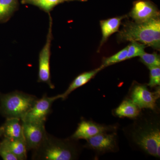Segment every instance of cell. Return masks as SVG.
Wrapping results in <instances>:
<instances>
[{
    "label": "cell",
    "instance_id": "1",
    "mask_svg": "<svg viewBox=\"0 0 160 160\" xmlns=\"http://www.w3.org/2000/svg\"><path fill=\"white\" fill-rule=\"evenodd\" d=\"M142 112L124 129L130 145L155 158L160 157V122L156 111Z\"/></svg>",
    "mask_w": 160,
    "mask_h": 160
},
{
    "label": "cell",
    "instance_id": "2",
    "mask_svg": "<svg viewBox=\"0 0 160 160\" xmlns=\"http://www.w3.org/2000/svg\"><path fill=\"white\" fill-rule=\"evenodd\" d=\"M118 32L119 42L135 41L160 50V18L142 23L126 21Z\"/></svg>",
    "mask_w": 160,
    "mask_h": 160
},
{
    "label": "cell",
    "instance_id": "3",
    "mask_svg": "<svg viewBox=\"0 0 160 160\" xmlns=\"http://www.w3.org/2000/svg\"><path fill=\"white\" fill-rule=\"evenodd\" d=\"M74 140L60 139L47 134L41 146L34 150L33 158L43 160H72L78 156L80 148Z\"/></svg>",
    "mask_w": 160,
    "mask_h": 160
},
{
    "label": "cell",
    "instance_id": "4",
    "mask_svg": "<svg viewBox=\"0 0 160 160\" xmlns=\"http://www.w3.org/2000/svg\"><path fill=\"white\" fill-rule=\"evenodd\" d=\"M38 99L34 96L22 92L0 94V112L7 118L22 119Z\"/></svg>",
    "mask_w": 160,
    "mask_h": 160
},
{
    "label": "cell",
    "instance_id": "5",
    "mask_svg": "<svg viewBox=\"0 0 160 160\" xmlns=\"http://www.w3.org/2000/svg\"><path fill=\"white\" fill-rule=\"evenodd\" d=\"M129 98L141 109L156 111L158 100L160 98V90L158 86L156 91L152 92L148 86L139 83H133L129 91Z\"/></svg>",
    "mask_w": 160,
    "mask_h": 160
},
{
    "label": "cell",
    "instance_id": "6",
    "mask_svg": "<svg viewBox=\"0 0 160 160\" xmlns=\"http://www.w3.org/2000/svg\"><path fill=\"white\" fill-rule=\"evenodd\" d=\"M85 147L98 155L116 152L119 150L116 131L102 132L86 140Z\"/></svg>",
    "mask_w": 160,
    "mask_h": 160
},
{
    "label": "cell",
    "instance_id": "7",
    "mask_svg": "<svg viewBox=\"0 0 160 160\" xmlns=\"http://www.w3.org/2000/svg\"><path fill=\"white\" fill-rule=\"evenodd\" d=\"M49 30L45 46L40 52L39 56L38 78V82L46 83L49 88L54 89V86L51 82L50 74V60L52 34V18L49 13Z\"/></svg>",
    "mask_w": 160,
    "mask_h": 160
},
{
    "label": "cell",
    "instance_id": "8",
    "mask_svg": "<svg viewBox=\"0 0 160 160\" xmlns=\"http://www.w3.org/2000/svg\"><path fill=\"white\" fill-rule=\"evenodd\" d=\"M62 98L61 94L52 97L44 95L40 99L37 100L31 109L22 119L23 122L45 123L47 116L51 112L52 103L55 101Z\"/></svg>",
    "mask_w": 160,
    "mask_h": 160
},
{
    "label": "cell",
    "instance_id": "9",
    "mask_svg": "<svg viewBox=\"0 0 160 160\" xmlns=\"http://www.w3.org/2000/svg\"><path fill=\"white\" fill-rule=\"evenodd\" d=\"M23 133L27 150H35L42 145L47 133L45 123L23 122Z\"/></svg>",
    "mask_w": 160,
    "mask_h": 160
},
{
    "label": "cell",
    "instance_id": "10",
    "mask_svg": "<svg viewBox=\"0 0 160 160\" xmlns=\"http://www.w3.org/2000/svg\"><path fill=\"white\" fill-rule=\"evenodd\" d=\"M160 15L157 7L149 0H138L134 2L129 14L134 22L138 23L158 18Z\"/></svg>",
    "mask_w": 160,
    "mask_h": 160
},
{
    "label": "cell",
    "instance_id": "11",
    "mask_svg": "<svg viewBox=\"0 0 160 160\" xmlns=\"http://www.w3.org/2000/svg\"><path fill=\"white\" fill-rule=\"evenodd\" d=\"M117 126L116 125H107L100 124L92 121L82 120L71 138L76 140H87L96 135L106 132L116 131Z\"/></svg>",
    "mask_w": 160,
    "mask_h": 160
},
{
    "label": "cell",
    "instance_id": "12",
    "mask_svg": "<svg viewBox=\"0 0 160 160\" xmlns=\"http://www.w3.org/2000/svg\"><path fill=\"white\" fill-rule=\"evenodd\" d=\"M1 127L2 129L3 136L5 138L13 140L24 138L22 123L21 119L8 118Z\"/></svg>",
    "mask_w": 160,
    "mask_h": 160
},
{
    "label": "cell",
    "instance_id": "13",
    "mask_svg": "<svg viewBox=\"0 0 160 160\" xmlns=\"http://www.w3.org/2000/svg\"><path fill=\"white\" fill-rule=\"evenodd\" d=\"M126 18V16H122L100 21L102 38L98 51L111 35L119 31V29L122 23V21Z\"/></svg>",
    "mask_w": 160,
    "mask_h": 160
},
{
    "label": "cell",
    "instance_id": "14",
    "mask_svg": "<svg viewBox=\"0 0 160 160\" xmlns=\"http://www.w3.org/2000/svg\"><path fill=\"white\" fill-rule=\"evenodd\" d=\"M102 70V68L99 67L91 71L86 72L78 75L69 85L66 91L61 94V99L63 100L66 99L72 92L86 85Z\"/></svg>",
    "mask_w": 160,
    "mask_h": 160
},
{
    "label": "cell",
    "instance_id": "15",
    "mask_svg": "<svg viewBox=\"0 0 160 160\" xmlns=\"http://www.w3.org/2000/svg\"><path fill=\"white\" fill-rule=\"evenodd\" d=\"M142 109H140L129 98L123 100L117 108L113 111L115 116L120 118H128L135 119L138 116Z\"/></svg>",
    "mask_w": 160,
    "mask_h": 160
},
{
    "label": "cell",
    "instance_id": "16",
    "mask_svg": "<svg viewBox=\"0 0 160 160\" xmlns=\"http://www.w3.org/2000/svg\"><path fill=\"white\" fill-rule=\"evenodd\" d=\"M4 140L10 151L18 160L27 159V149L24 138L13 140H9L4 138Z\"/></svg>",
    "mask_w": 160,
    "mask_h": 160
},
{
    "label": "cell",
    "instance_id": "17",
    "mask_svg": "<svg viewBox=\"0 0 160 160\" xmlns=\"http://www.w3.org/2000/svg\"><path fill=\"white\" fill-rule=\"evenodd\" d=\"M87 0H22L21 2L23 4H29L37 6L46 12L49 13L56 6L65 2H86Z\"/></svg>",
    "mask_w": 160,
    "mask_h": 160
},
{
    "label": "cell",
    "instance_id": "18",
    "mask_svg": "<svg viewBox=\"0 0 160 160\" xmlns=\"http://www.w3.org/2000/svg\"><path fill=\"white\" fill-rule=\"evenodd\" d=\"M18 6V0H0V23L7 22Z\"/></svg>",
    "mask_w": 160,
    "mask_h": 160
},
{
    "label": "cell",
    "instance_id": "19",
    "mask_svg": "<svg viewBox=\"0 0 160 160\" xmlns=\"http://www.w3.org/2000/svg\"><path fill=\"white\" fill-rule=\"evenodd\" d=\"M127 50L128 46H126L113 55L109 57L104 58L102 60V65L100 67L103 69L108 66L125 61L127 58Z\"/></svg>",
    "mask_w": 160,
    "mask_h": 160
},
{
    "label": "cell",
    "instance_id": "20",
    "mask_svg": "<svg viewBox=\"0 0 160 160\" xmlns=\"http://www.w3.org/2000/svg\"><path fill=\"white\" fill-rule=\"evenodd\" d=\"M127 46L128 50L126 60L140 57L145 52V48L147 47L145 44L135 41L130 42V44Z\"/></svg>",
    "mask_w": 160,
    "mask_h": 160
},
{
    "label": "cell",
    "instance_id": "21",
    "mask_svg": "<svg viewBox=\"0 0 160 160\" xmlns=\"http://www.w3.org/2000/svg\"><path fill=\"white\" fill-rule=\"evenodd\" d=\"M140 60L147 68L160 66V55L157 52L149 53L144 52L139 57Z\"/></svg>",
    "mask_w": 160,
    "mask_h": 160
},
{
    "label": "cell",
    "instance_id": "22",
    "mask_svg": "<svg viewBox=\"0 0 160 160\" xmlns=\"http://www.w3.org/2000/svg\"><path fill=\"white\" fill-rule=\"evenodd\" d=\"M150 71L149 81L147 84L150 88H154L160 85V66H155L148 68Z\"/></svg>",
    "mask_w": 160,
    "mask_h": 160
},
{
    "label": "cell",
    "instance_id": "23",
    "mask_svg": "<svg viewBox=\"0 0 160 160\" xmlns=\"http://www.w3.org/2000/svg\"><path fill=\"white\" fill-rule=\"evenodd\" d=\"M0 156L4 160H18L10 151L4 139L0 143Z\"/></svg>",
    "mask_w": 160,
    "mask_h": 160
},
{
    "label": "cell",
    "instance_id": "24",
    "mask_svg": "<svg viewBox=\"0 0 160 160\" xmlns=\"http://www.w3.org/2000/svg\"><path fill=\"white\" fill-rule=\"evenodd\" d=\"M2 136H3L2 129V127H0V138H1Z\"/></svg>",
    "mask_w": 160,
    "mask_h": 160
}]
</instances>
